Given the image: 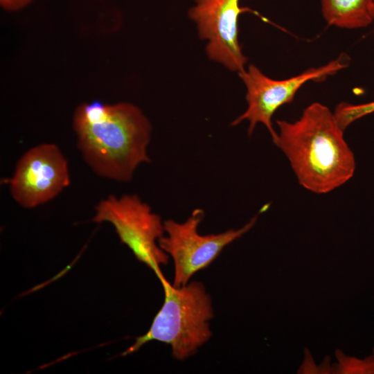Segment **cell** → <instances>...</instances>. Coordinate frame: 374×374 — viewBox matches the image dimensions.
Returning <instances> with one entry per match:
<instances>
[{"instance_id":"3","label":"cell","mask_w":374,"mask_h":374,"mask_svg":"<svg viewBox=\"0 0 374 374\" xmlns=\"http://www.w3.org/2000/svg\"><path fill=\"white\" fill-rule=\"evenodd\" d=\"M164 302L149 330L138 337L123 355L138 350L150 341L171 346L172 356L184 360L195 355L211 337L209 321L213 317L210 296L203 284L194 281L181 287L160 280Z\"/></svg>"},{"instance_id":"1","label":"cell","mask_w":374,"mask_h":374,"mask_svg":"<svg viewBox=\"0 0 374 374\" xmlns=\"http://www.w3.org/2000/svg\"><path fill=\"white\" fill-rule=\"evenodd\" d=\"M73 126L78 148L98 176L129 181L141 163L150 161L147 148L151 125L133 104L106 105L98 100L81 104Z\"/></svg>"},{"instance_id":"4","label":"cell","mask_w":374,"mask_h":374,"mask_svg":"<svg viewBox=\"0 0 374 374\" xmlns=\"http://www.w3.org/2000/svg\"><path fill=\"white\" fill-rule=\"evenodd\" d=\"M92 221L113 224L121 242L135 257L151 269L161 280L160 266L166 265L168 256L157 242L165 232L160 216L136 195H114L102 199L96 206Z\"/></svg>"},{"instance_id":"5","label":"cell","mask_w":374,"mask_h":374,"mask_svg":"<svg viewBox=\"0 0 374 374\" xmlns=\"http://www.w3.org/2000/svg\"><path fill=\"white\" fill-rule=\"evenodd\" d=\"M204 216L201 208L195 209L182 223L172 220L163 222L166 235L159 238V247L172 258V285L181 287L188 284L192 276L207 267L225 247L248 232L256 224L258 215L242 228L220 233L200 235L198 227Z\"/></svg>"},{"instance_id":"6","label":"cell","mask_w":374,"mask_h":374,"mask_svg":"<svg viewBox=\"0 0 374 374\" xmlns=\"http://www.w3.org/2000/svg\"><path fill=\"white\" fill-rule=\"evenodd\" d=\"M343 55L319 67L310 68L301 73L285 80H274L265 75L256 66L239 72V76L247 89V107L245 112L232 123L236 125L243 121L249 122V134H251L258 123L263 124L271 134L274 143L277 141L272 116L285 104L293 101L298 91L309 81H321L348 66Z\"/></svg>"},{"instance_id":"14","label":"cell","mask_w":374,"mask_h":374,"mask_svg":"<svg viewBox=\"0 0 374 374\" xmlns=\"http://www.w3.org/2000/svg\"><path fill=\"white\" fill-rule=\"evenodd\" d=\"M371 356L372 357V359H373V364H374V346L373 348V350H372V353H371Z\"/></svg>"},{"instance_id":"9","label":"cell","mask_w":374,"mask_h":374,"mask_svg":"<svg viewBox=\"0 0 374 374\" xmlns=\"http://www.w3.org/2000/svg\"><path fill=\"white\" fill-rule=\"evenodd\" d=\"M374 0H321V12L330 26L357 29L373 21L371 6Z\"/></svg>"},{"instance_id":"7","label":"cell","mask_w":374,"mask_h":374,"mask_svg":"<svg viewBox=\"0 0 374 374\" xmlns=\"http://www.w3.org/2000/svg\"><path fill=\"white\" fill-rule=\"evenodd\" d=\"M70 181L67 161L53 143H42L28 150L8 180L12 197L26 208L53 199Z\"/></svg>"},{"instance_id":"2","label":"cell","mask_w":374,"mask_h":374,"mask_svg":"<svg viewBox=\"0 0 374 374\" xmlns=\"http://www.w3.org/2000/svg\"><path fill=\"white\" fill-rule=\"evenodd\" d=\"M275 145L287 157L299 183L315 193H327L353 176L356 163L334 112L313 103L294 122L277 121Z\"/></svg>"},{"instance_id":"13","label":"cell","mask_w":374,"mask_h":374,"mask_svg":"<svg viewBox=\"0 0 374 374\" xmlns=\"http://www.w3.org/2000/svg\"><path fill=\"white\" fill-rule=\"evenodd\" d=\"M371 14L374 19V3L371 6Z\"/></svg>"},{"instance_id":"11","label":"cell","mask_w":374,"mask_h":374,"mask_svg":"<svg viewBox=\"0 0 374 374\" xmlns=\"http://www.w3.org/2000/svg\"><path fill=\"white\" fill-rule=\"evenodd\" d=\"M373 112L374 101L358 105L342 102L337 105L334 114L344 131L353 122Z\"/></svg>"},{"instance_id":"8","label":"cell","mask_w":374,"mask_h":374,"mask_svg":"<svg viewBox=\"0 0 374 374\" xmlns=\"http://www.w3.org/2000/svg\"><path fill=\"white\" fill-rule=\"evenodd\" d=\"M240 1L194 0L188 12L199 37L208 41V57L238 73L244 69L247 62L238 40V18L244 10Z\"/></svg>"},{"instance_id":"10","label":"cell","mask_w":374,"mask_h":374,"mask_svg":"<svg viewBox=\"0 0 374 374\" xmlns=\"http://www.w3.org/2000/svg\"><path fill=\"white\" fill-rule=\"evenodd\" d=\"M337 362L333 365V373L374 374V364L371 355L364 359L346 355L340 349L335 353Z\"/></svg>"},{"instance_id":"12","label":"cell","mask_w":374,"mask_h":374,"mask_svg":"<svg viewBox=\"0 0 374 374\" xmlns=\"http://www.w3.org/2000/svg\"><path fill=\"white\" fill-rule=\"evenodd\" d=\"M33 0H0L4 10L17 11L27 6Z\"/></svg>"}]
</instances>
